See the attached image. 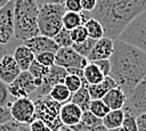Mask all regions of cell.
I'll return each instance as SVG.
<instances>
[{
  "mask_svg": "<svg viewBox=\"0 0 146 131\" xmlns=\"http://www.w3.org/2000/svg\"><path fill=\"white\" fill-rule=\"evenodd\" d=\"M110 76L125 96L146 76V54L140 49L115 40Z\"/></svg>",
  "mask_w": 146,
  "mask_h": 131,
  "instance_id": "cell-1",
  "label": "cell"
},
{
  "mask_svg": "<svg viewBox=\"0 0 146 131\" xmlns=\"http://www.w3.org/2000/svg\"><path fill=\"white\" fill-rule=\"evenodd\" d=\"M145 10L146 0H97L96 8L88 16L103 25L106 38L116 40L124 27Z\"/></svg>",
  "mask_w": 146,
  "mask_h": 131,
  "instance_id": "cell-2",
  "label": "cell"
},
{
  "mask_svg": "<svg viewBox=\"0 0 146 131\" xmlns=\"http://www.w3.org/2000/svg\"><path fill=\"white\" fill-rule=\"evenodd\" d=\"M14 1V31L15 36L24 42L39 35L38 14L39 6L35 0Z\"/></svg>",
  "mask_w": 146,
  "mask_h": 131,
  "instance_id": "cell-3",
  "label": "cell"
},
{
  "mask_svg": "<svg viewBox=\"0 0 146 131\" xmlns=\"http://www.w3.org/2000/svg\"><path fill=\"white\" fill-rule=\"evenodd\" d=\"M66 13L64 3H48L39 8V33L54 39L63 28V16Z\"/></svg>",
  "mask_w": 146,
  "mask_h": 131,
  "instance_id": "cell-4",
  "label": "cell"
},
{
  "mask_svg": "<svg viewBox=\"0 0 146 131\" xmlns=\"http://www.w3.org/2000/svg\"><path fill=\"white\" fill-rule=\"evenodd\" d=\"M35 116L34 120H41L52 131H59L64 125L59 118L62 105L54 101L48 96L35 99Z\"/></svg>",
  "mask_w": 146,
  "mask_h": 131,
  "instance_id": "cell-5",
  "label": "cell"
},
{
  "mask_svg": "<svg viewBox=\"0 0 146 131\" xmlns=\"http://www.w3.org/2000/svg\"><path fill=\"white\" fill-rule=\"evenodd\" d=\"M116 40L129 43L146 54V10L132 19Z\"/></svg>",
  "mask_w": 146,
  "mask_h": 131,
  "instance_id": "cell-6",
  "label": "cell"
},
{
  "mask_svg": "<svg viewBox=\"0 0 146 131\" xmlns=\"http://www.w3.org/2000/svg\"><path fill=\"white\" fill-rule=\"evenodd\" d=\"M123 110L130 112L136 116L146 113V76L127 96Z\"/></svg>",
  "mask_w": 146,
  "mask_h": 131,
  "instance_id": "cell-7",
  "label": "cell"
},
{
  "mask_svg": "<svg viewBox=\"0 0 146 131\" xmlns=\"http://www.w3.org/2000/svg\"><path fill=\"white\" fill-rule=\"evenodd\" d=\"M10 114L11 118L21 124L32 123L35 116L34 101L29 97L14 99L10 105Z\"/></svg>",
  "mask_w": 146,
  "mask_h": 131,
  "instance_id": "cell-8",
  "label": "cell"
},
{
  "mask_svg": "<svg viewBox=\"0 0 146 131\" xmlns=\"http://www.w3.org/2000/svg\"><path fill=\"white\" fill-rule=\"evenodd\" d=\"M8 91L10 97H14L15 99L25 98V97L30 98L36 91V87L34 84V77L31 75L29 71L21 72L18 77L8 85Z\"/></svg>",
  "mask_w": 146,
  "mask_h": 131,
  "instance_id": "cell-9",
  "label": "cell"
},
{
  "mask_svg": "<svg viewBox=\"0 0 146 131\" xmlns=\"http://www.w3.org/2000/svg\"><path fill=\"white\" fill-rule=\"evenodd\" d=\"M66 76H67V71L65 68H63L60 66H57V65H54L52 67H50L49 73L43 79L42 85L39 89H36V91L30 98L34 101L35 99H39V98H42V97L48 96L49 92H50V90L55 85L60 84V83H64Z\"/></svg>",
  "mask_w": 146,
  "mask_h": 131,
  "instance_id": "cell-10",
  "label": "cell"
},
{
  "mask_svg": "<svg viewBox=\"0 0 146 131\" xmlns=\"http://www.w3.org/2000/svg\"><path fill=\"white\" fill-rule=\"evenodd\" d=\"M88 59L79 55L72 47L59 48L55 54V65L67 68H81L83 69L88 65Z\"/></svg>",
  "mask_w": 146,
  "mask_h": 131,
  "instance_id": "cell-11",
  "label": "cell"
},
{
  "mask_svg": "<svg viewBox=\"0 0 146 131\" xmlns=\"http://www.w3.org/2000/svg\"><path fill=\"white\" fill-rule=\"evenodd\" d=\"M14 35V1L11 0L0 9V44H6Z\"/></svg>",
  "mask_w": 146,
  "mask_h": 131,
  "instance_id": "cell-12",
  "label": "cell"
},
{
  "mask_svg": "<svg viewBox=\"0 0 146 131\" xmlns=\"http://www.w3.org/2000/svg\"><path fill=\"white\" fill-rule=\"evenodd\" d=\"M114 41L110 38H102L100 40H97L91 52L87 57L89 63H94L97 60H103V59H110L113 55L114 51Z\"/></svg>",
  "mask_w": 146,
  "mask_h": 131,
  "instance_id": "cell-13",
  "label": "cell"
},
{
  "mask_svg": "<svg viewBox=\"0 0 146 131\" xmlns=\"http://www.w3.org/2000/svg\"><path fill=\"white\" fill-rule=\"evenodd\" d=\"M21 72L22 71L15 62L13 55L6 54L0 60V80L9 85L18 77Z\"/></svg>",
  "mask_w": 146,
  "mask_h": 131,
  "instance_id": "cell-14",
  "label": "cell"
},
{
  "mask_svg": "<svg viewBox=\"0 0 146 131\" xmlns=\"http://www.w3.org/2000/svg\"><path fill=\"white\" fill-rule=\"evenodd\" d=\"M24 44L27 48H30V50L35 56L39 55V54H42V52H54V54H56L59 49V47L54 41V39L43 36L41 34L25 41Z\"/></svg>",
  "mask_w": 146,
  "mask_h": 131,
  "instance_id": "cell-15",
  "label": "cell"
},
{
  "mask_svg": "<svg viewBox=\"0 0 146 131\" xmlns=\"http://www.w3.org/2000/svg\"><path fill=\"white\" fill-rule=\"evenodd\" d=\"M82 113H83V110L78 105L68 101V103H65L62 105L60 112H59V118H60V122L63 123V125L72 128L74 125H76L78 123H80Z\"/></svg>",
  "mask_w": 146,
  "mask_h": 131,
  "instance_id": "cell-16",
  "label": "cell"
},
{
  "mask_svg": "<svg viewBox=\"0 0 146 131\" xmlns=\"http://www.w3.org/2000/svg\"><path fill=\"white\" fill-rule=\"evenodd\" d=\"M13 57L15 59V62L17 63L18 67L21 68L22 72L24 71H29L31 64L35 60V55L30 50V48H27L24 43L18 46L13 54Z\"/></svg>",
  "mask_w": 146,
  "mask_h": 131,
  "instance_id": "cell-17",
  "label": "cell"
},
{
  "mask_svg": "<svg viewBox=\"0 0 146 131\" xmlns=\"http://www.w3.org/2000/svg\"><path fill=\"white\" fill-rule=\"evenodd\" d=\"M105 105L110 108V110H116V109H123L125 101H127V96L125 93L120 89V88H113L111 89L102 99Z\"/></svg>",
  "mask_w": 146,
  "mask_h": 131,
  "instance_id": "cell-18",
  "label": "cell"
},
{
  "mask_svg": "<svg viewBox=\"0 0 146 131\" xmlns=\"http://www.w3.org/2000/svg\"><path fill=\"white\" fill-rule=\"evenodd\" d=\"M116 87L117 85H116L115 81L108 75V76H105V79L98 84H92V85L88 84V91H89L91 100H98V99H103L104 96L111 89L116 88Z\"/></svg>",
  "mask_w": 146,
  "mask_h": 131,
  "instance_id": "cell-19",
  "label": "cell"
},
{
  "mask_svg": "<svg viewBox=\"0 0 146 131\" xmlns=\"http://www.w3.org/2000/svg\"><path fill=\"white\" fill-rule=\"evenodd\" d=\"M70 101L78 105L83 112L89 110V105L91 103V98H90V95L88 91V83L84 81V79H83V85L76 92L72 93Z\"/></svg>",
  "mask_w": 146,
  "mask_h": 131,
  "instance_id": "cell-20",
  "label": "cell"
},
{
  "mask_svg": "<svg viewBox=\"0 0 146 131\" xmlns=\"http://www.w3.org/2000/svg\"><path fill=\"white\" fill-rule=\"evenodd\" d=\"M83 79L89 85H92L100 83L105 76L95 63H88V65L83 68Z\"/></svg>",
  "mask_w": 146,
  "mask_h": 131,
  "instance_id": "cell-21",
  "label": "cell"
},
{
  "mask_svg": "<svg viewBox=\"0 0 146 131\" xmlns=\"http://www.w3.org/2000/svg\"><path fill=\"white\" fill-rule=\"evenodd\" d=\"M123 120H124V110L123 109L110 110V113L103 118V125L107 130L117 129L122 125Z\"/></svg>",
  "mask_w": 146,
  "mask_h": 131,
  "instance_id": "cell-22",
  "label": "cell"
},
{
  "mask_svg": "<svg viewBox=\"0 0 146 131\" xmlns=\"http://www.w3.org/2000/svg\"><path fill=\"white\" fill-rule=\"evenodd\" d=\"M71 96H72V93L70 92V90L66 88V85L64 83L55 85L48 95L49 98H51L54 101H56L60 105H63L65 103H68L71 100Z\"/></svg>",
  "mask_w": 146,
  "mask_h": 131,
  "instance_id": "cell-23",
  "label": "cell"
},
{
  "mask_svg": "<svg viewBox=\"0 0 146 131\" xmlns=\"http://www.w3.org/2000/svg\"><path fill=\"white\" fill-rule=\"evenodd\" d=\"M83 26L86 27V30H87V32H88V36H89L90 39L100 40L102 38L105 36V30H104L103 25H102L97 19H95V18L89 17V18L84 22Z\"/></svg>",
  "mask_w": 146,
  "mask_h": 131,
  "instance_id": "cell-24",
  "label": "cell"
},
{
  "mask_svg": "<svg viewBox=\"0 0 146 131\" xmlns=\"http://www.w3.org/2000/svg\"><path fill=\"white\" fill-rule=\"evenodd\" d=\"M83 25V19L81 13H72V11H66L63 16V27L72 31L79 26Z\"/></svg>",
  "mask_w": 146,
  "mask_h": 131,
  "instance_id": "cell-25",
  "label": "cell"
},
{
  "mask_svg": "<svg viewBox=\"0 0 146 131\" xmlns=\"http://www.w3.org/2000/svg\"><path fill=\"white\" fill-rule=\"evenodd\" d=\"M89 110L97 117L99 118H104L108 113H110V108L105 105V103L102 99L98 100H91L90 105H89Z\"/></svg>",
  "mask_w": 146,
  "mask_h": 131,
  "instance_id": "cell-26",
  "label": "cell"
},
{
  "mask_svg": "<svg viewBox=\"0 0 146 131\" xmlns=\"http://www.w3.org/2000/svg\"><path fill=\"white\" fill-rule=\"evenodd\" d=\"M96 41H97V40H94V39L88 38V39H87L84 42H82V43H73L72 48H73L79 55H81L82 57L87 58V57L89 56V54L91 52V50H92V48H94Z\"/></svg>",
  "mask_w": 146,
  "mask_h": 131,
  "instance_id": "cell-27",
  "label": "cell"
},
{
  "mask_svg": "<svg viewBox=\"0 0 146 131\" xmlns=\"http://www.w3.org/2000/svg\"><path fill=\"white\" fill-rule=\"evenodd\" d=\"M54 41L57 43V46L59 48H68L73 46V41L71 38V31L66 30V28H62L60 32L54 38Z\"/></svg>",
  "mask_w": 146,
  "mask_h": 131,
  "instance_id": "cell-28",
  "label": "cell"
},
{
  "mask_svg": "<svg viewBox=\"0 0 146 131\" xmlns=\"http://www.w3.org/2000/svg\"><path fill=\"white\" fill-rule=\"evenodd\" d=\"M49 71H50V67H46L36 60H34L29 68V72L35 79H44L47 76V74L49 73Z\"/></svg>",
  "mask_w": 146,
  "mask_h": 131,
  "instance_id": "cell-29",
  "label": "cell"
},
{
  "mask_svg": "<svg viewBox=\"0 0 146 131\" xmlns=\"http://www.w3.org/2000/svg\"><path fill=\"white\" fill-rule=\"evenodd\" d=\"M64 84L66 85V88L70 90L71 93H74L83 85V79H81V77H79L76 75L67 74V76L65 77Z\"/></svg>",
  "mask_w": 146,
  "mask_h": 131,
  "instance_id": "cell-30",
  "label": "cell"
},
{
  "mask_svg": "<svg viewBox=\"0 0 146 131\" xmlns=\"http://www.w3.org/2000/svg\"><path fill=\"white\" fill-rule=\"evenodd\" d=\"M124 131H138L137 116L130 112H124V120L121 125Z\"/></svg>",
  "mask_w": 146,
  "mask_h": 131,
  "instance_id": "cell-31",
  "label": "cell"
},
{
  "mask_svg": "<svg viewBox=\"0 0 146 131\" xmlns=\"http://www.w3.org/2000/svg\"><path fill=\"white\" fill-rule=\"evenodd\" d=\"M71 38H72L73 43H82L89 36H88V32H87L86 27L83 25H81V26L71 31Z\"/></svg>",
  "mask_w": 146,
  "mask_h": 131,
  "instance_id": "cell-32",
  "label": "cell"
},
{
  "mask_svg": "<svg viewBox=\"0 0 146 131\" xmlns=\"http://www.w3.org/2000/svg\"><path fill=\"white\" fill-rule=\"evenodd\" d=\"M81 123L86 124V125H90V126H97V125H103V120L95 116L90 110H86L82 113V117H81Z\"/></svg>",
  "mask_w": 146,
  "mask_h": 131,
  "instance_id": "cell-33",
  "label": "cell"
},
{
  "mask_svg": "<svg viewBox=\"0 0 146 131\" xmlns=\"http://www.w3.org/2000/svg\"><path fill=\"white\" fill-rule=\"evenodd\" d=\"M10 95L8 91V85L0 80V107H10L11 105Z\"/></svg>",
  "mask_w": 146,
  "mask_h": 131,
  "instance_id": "cell-34",
  "label": "cell"
},
{
  "mask_svg": "<svg viewBox=\"0 0 146 131\" xmlns=\"http://www.w3.org/2000/svg\"><path fill=\"white\" fill-rule=\"evenodd\" d=\"M35 60L46 67H52L55 65V54L54 52H42L35 56Z\"/></svg>",
  "mask_w": 146,
  "mask_h": 131,
  "instance_id": "cell-35",
  "label": "cell"
},
{
  "mask_svg": "<svg viewBox=\"0 0 146 131\" xmlns=\"http://www.w3.org/2000/svg\"><path fill=\"white\" fill-rule=\"evenodd\" d=\"M64 7H65L66 11L82 13L81 0H64Z\"/></svg>",
  "mask_w": 146,
  "mask_h": 131,
  "instance_id": "cell-36",
  "label": "cell"
},
{
  "mask_svg": "<svg viewBox=\"0 0 146 131\" xmlns=\"http://www.w3.org/2000/svg\"><path fill=\"white\" fill-rule=\"evenodd\" d=\"M73 131H107V129L104 125H97V126H90V125H86L83 123H78L76 125L71 128Z\"/></svg>",
  "mask_w": 146,
  "mask_h": 131,
  "instance_id": "cell-37",
  "label": "cell"
},
{
  "mask_svg": "<svg viewBox=\"0 0 146 131\" xmlns=\"http://www.w3.org/2000/svg\"><path fill=\"white\" fill-rule=\"evenodd\" d=\"M97 67L100 69V72L104 74V76H108L111 73V60L110 59H103V60H97L94 62Z\"/></svg>",
  "mask_w": 146,
  "mask_h": 131,
  "instance_id": "cell-38",
  "label": "cell"
},
{
  "mask_svg": "<svg viewBox=\"0 0 146 131\" xmlns=\"http://www.w3.org/2000/svg\"><path fill=\"white\" fill-rule=\"evenodd\" d=\"M18 126H19V123L11 120L0 124V131H18Z\"/></svg>",
  "mask_w": 146,
  "mask_h": 131,
  "instance_id": "cell-39",
  "label": "cell"
},
{
  "mask_svg": "<svg viewBox=\"0 0 146 131\" xmlns=\"http://www.w3.org/2000/svg\"><path fill=\"white\" fill-rule=\"evenodd\" d=\"M11 114H10V107H0V124L6 123L8 121H11Z\"/></svg>",
  "mask_w": 146,
  "mask_h": 131,
  "instance_id": "cell-40",
  "label": "cell"
},
{
  "mask_svg": "<svg viewBox=\"0 0 146 131\" xmlns=\"http://www.w3.org/2000/svg\"><path fill=\"white\" fill-rule=\"evenodd\" d=\"M81 6L82 11L91 13L97 6V0H81Z\"/></svg>",
  "mask_w": 146,
  "mask_h": 131,
  "instance_id": "cell-41",
  "label": "cell"
},
{
  "mask_svg": "<svg viewBox=\"0 0 146 131\" xmlns=\"http://www.w3.org/2000/svg\"><path fill=\"white\" fill-rule=\"evenodd\" d=\"M138 131H146V113L137 116Z\"/></svg>",
  "mask_w": 146,
  "mask_h": 131,
  "instance_id": "cell-42",
  "label": "cell"
},
{
  "mask_svg": "<svg viewBox=\"0 0 146 131\" xmlns=\"http://www.w3.org/2000/svg\"><path fill=\"white\" fill-rule=\"evenodd\" d=\"M35 2L38 3V6L40 8L48 3H64V0H35Z\"/></svg>",
  "mask_w": 146,
  "mask_h": 131,
  "instance_id": "cell-43",
  "label": "cell"
},
{
  "mask_svg": "<svg viewBox=\"0 0 146 131\" xmlns=\"http://www.w3.org/2000/svg\"><path fill=\"white\" fill-rule=\"evenodd\" d=\"M67 74H71V75H76L81 79H83V69L81 68H67Z\"/></svg>",
  "mask_w": 146,
  "mask_h": 131,
  "instance_id": "cell-44",
  "label": "cell"
},
{
  "mask_svg": "<svg viewBox=\"0 0 146 131\" xmlns=\"http://www.w3.org/2000/svg\"><path fill=\"white\" fill-rule=\"evenodd\" d=\"M18 131H31V129H30V125L29 124H21L19 123Z\"/></svg>",
  "mask_w": 146,
  "mask_h": 131,
  "instance_id": "cell-45",
  "label": "cell"
},
{
  "mask_svg": "<svg viewBox=\"0 0 146 131\" xmlns=\"http://www.w3.org/2000/svg\"><path fill=\"white\" fill-rule=\"evenodd\" d=\"M7 52H6V49H5V47L2 46V44H0V60L2 59V57L6 55Z\"/></svg>",
  "mask_w": 146,
  "mask_h": 131,
  "instance_id": "cell-46",
  "label": "cell"
},
{
  "mask_svg": "<svg viewBox=\"0 0 146 131\" xmlns=\"http://www.w3.org/2000/svg\"><path fill=\"white\" fill-rule=\"evenodd\" d=\"M8 0H0V9H2L5 6H7L8 5Z\"/></svg>",
  "mask_w": 146,
  "mask_h": 131,
  "instance_id": "cell-47",
  "label": "cell"
},
{
  "mask_svg": "<svg viewBox=\"0 0 146 131\" xmlns=\"http://www.w3.org/2000/svg\"><path fill=\"white\" fill-rule=\"evenodd\" d=\"M59 131H73V130H72L71 128H68V126H65V125H64Z\"/></svg>",
  "mask_w": 146,
  "mask_h": 131,
  "instance_id": "cell-48",
  "label": "cell"
},
{
  "mask_svg": "<svg viewBox=\"0 0 146 131\" xmlns=\"http://www.w3.org/2000/svg\"><path fill=\"white\" fill-rule=\"evenodd\" d=\"M107 131H119V128H117V129H112V130H107Z\"/></svg>",
  "mask_w": 146,
  "mask_h": 131,
  "instance_id": "cell-49",
  "label": "cell"
},
{
  "mask_svg": "<svg viewBox=\"0 0 146 131\" xmlns=\"http://www.w3.org/2000/svg\"><path fill=\"white\" fill-rule=\"evenodd\" d=\"M8 1H11V0H8Z\"/></svg>",
  "mask_w": 146,
  "mask_h": 131,
  "instance_id": "cell-50",
  "label": "cell"
}]
</instances>
